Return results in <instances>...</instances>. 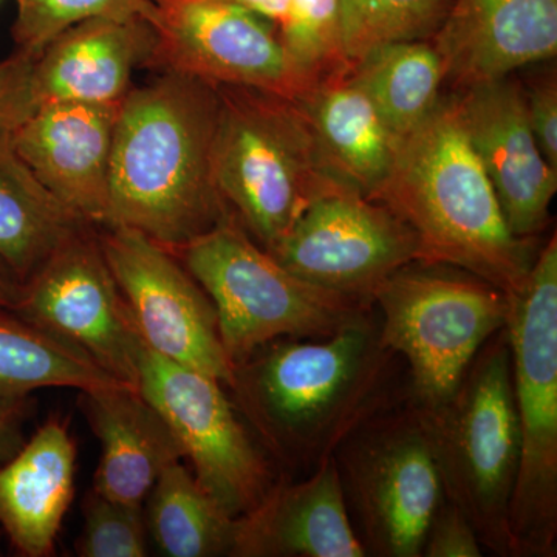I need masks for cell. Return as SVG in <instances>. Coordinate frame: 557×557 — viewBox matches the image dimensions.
Listing matches in <instances>:
<instances>
[{"instance_id": "d6986e66", "label": "cell", "mask_w": 557, "mask_h": 557, "mask_svg": "<svg viewBox=\"0 0 557 557\" xmlns=\"http://www.w3.org/2000/svg\"><path fill=\"white\" fill-rule=\"evenodd\" d=\"M153 49L156 32L143 10L78 22L36 58V104H116L134 87L135 70L149 67Z\"/></svg>"}, {"instance_id": "8fae6325", "label": "cell", "mask_w": 557, "mask_h": 557, "mask_svg": "<svg viewBox=\"0 0 557 557\" xmlns=\"http://www.w3.org/2000/svg\"><path fill=\"white\" fill-rule=\"evenodd\" d=\"M11 311L138 388L145 341L109 269L98 226H84L65 240L21 285Z\"/></svg>"}, {"instance_id": "e0dca14e", "label": "cell", "mask_w": 557, "mask_h": 557, "mask_svg": "<svg viewBox=\"0 0 557 557\" xmlns=\"http://www.w3.org/2000/svg\"><path fill=\"white\" fill-rule=\"evenodd\" d=\"M431 40L458 89L508 78L556 58L557 0H453Z\"/></svg>"}, {"instance_id": "277c9868", "label": "cell", "mask_w": 557, "mask_h": 557, "mask_svg": "<svg viewBox=\"0 0 557 557\" xmlns=\"http://www.w3.org/2000/svg\"><path fill=\"white\" fill-rule=\"evenodd\" d=\"M218 91L215 188L231 218L273 251L310 205L348 186L330 170L298 102L245 87Z\"/></svg>"}, {"instance_id": "cb8c5ba5", "label": "cell", "mask_w": 557, "mask_h": 557, "mask_svg": "<svg viewBox=\"0 0 557 557\" xmlns=\"http://www.w3.org/2000/svg\"><path fill=\"white\" fill-rule=\"evenodd\" d=\"M351 76L399 139L437 108L445 64L432 40H405L376 47L351 62Z\"/></svg>"}, {"instance_id": "5b68a950", "label": "cell", "mask_w": 557, "mask_h": 557, "mask_svg": "<svg viewBox=\"0 0 557 557\" xmlns=\"http://www.w3.org/2000/svg\"><path fill=\"white\" fill-rule=\"evenodd\" d=\"M409 405L423 429L445 497L471 522L483 548L512 557L509 507L520 431L507 327L480 348L448 398L434 406Z\"/></svg>"}, {"instance_id": "4316f807", "label": "cell", "mask_w": 557, "mask_h": 557, "mask_svg": "<svg viewBox=\"0 0 557 557\" xmlns=\"http://www.w3.org/2000/svg\"><path fill=\"white\" fill-rule=\"evenodd\" d=\"M453 0H339L344 47L355 62L392 42L431 40Z\"/></svg>"}, {"instance_id": "ffe728a7", "label": "cell", "mask_w": 557, "mask_h": 557, "mask_svg": "<svg viewBox=\"0 0 557 557\" xmlns=\"http://www.w3.org/2000/svg\"><path fill=\"white\" fill-rule=\"evenodd\" d=\"M78 401L101 445L91 490L145 505L164 469L185 458L170 424L139 388L126 384L79 392Z\"/></svg>"}, {"instance_id": "6da1fadb", "label": "cell", "mask_w": 557, "mask_h": 557, "mask_svg": "<svg viewBox=\"0 0 557 557\" xmlns=\"http://www.w3.org/2000/svg\"><path fill=\"white\" fill-rule=\"evenodd\" d=\"M375 307L325 338H281L234 368L237 412L281 478L310 474L370 418L408 398Z\"/></svg>"}, {"instance_id": "d6a6232c", "label": "cell", "mask_w": 557, "mask_h": 557, "mask_svg": "<svg viewBox=\"0 0 557 557\" xmlns=\"http://www.w3.org/2000/svg\"><path fill=\"white\" fill-rule=\"evenodd\" d=\"M525 104L528 121L539 149L557 170V78L556 70H547L528 86Z\"/></svg>"}, {"instance_id": "603a6c76", "label": "cell", "mask_w": 557, "mask_h": 557, "mask_svg": "<svg viewBox=\"0 0 557 557\" xmlns=\"http://www.w3.org/2000/svg\"><path fill=\"white\" fill-rule=\"evenodd\" d=\"M33 174L0 131V265L22 285L84 226ZM95 226V225H94Z\"/></svg>"}, {"instance_id": "4fadbf2b", "label": "cell", "mask_w": 557, "mask_h": 557, "mask_svg": "<svg viewBox=\"0 0 557 557\" xmlns=\"http://www.w3.org/2000/svg\"><path fill=\"white\" fill-rule=\"evenodd\" d=\"M98 236L146 346L228 387L234 368L214 304L177 256L135 230L101 226Z\"/></svg>"}, {"instance_id": "52a82bcc", "label": "cell", "mask_w": 557, "mask_h": 557, "mask_svg": "<svg viewBox=\"0 0 557 557\" xmlns=\"http://www.w3.org/2000/svg\"><path fill=\"white\" fill-rule=\"evenodd\" d=\"M507 322L520 460L509 507L512 557L557 552V239L553 234Z\"/></svg>"}, {"instance_id": "8d00e7d4", "label": "cell", "mask_w": 557, "mask_h": 557, "mask_svg": "<svg viewBox=\"0 0 557 557\" xmlns=\"http://www.w3.org/2000/svg\"><path fill=\"white\" fill-rule=\"evenodd\" d=\"M0 2H2V0H0Z\"/></svg>"}, {"instance_id": "83f0119b", "label": "cell", "mask_w": 557, "mask_h": 557, "mask_svg": "<svg viewBox=\"0 0 557 557\" xmlns=\"http://www.w3.org/2000/svg\"><path fill=\"white\" fill-rule=\"evenodd\" d=\"M276 27L289 61L309 83L350 67L339 0H289Z\"/></svg>"}, {"instance_id": "d590c367", "label": "cell", "mask_w": 557, "mask_h": 557, "mask_svg": "<svg viewBox=\"0 0 557 557\" xmlns=\"http://www.w3.org/2000/svg\"><path fill=\"white\" fill-rule=\"evenodd\" d=\"M21 285L0 265V311H11L20 298Z\"/></svg>"}, {"instance_id": "7a4b0ae2", "label": "cell", "mask_w": 557, "mask_h": 557, "mask_svg": "<svg viewBox=\"0 0 557 557\" xmlns=\"http://www.w3.org/2000/svg\"><path fill=\"white\" fill-rule=\"evenodd\" d=\"M219 91L163 72L121 101L108 222L178 249L231 219L212 174ZM101 228V226H100Z\"/></svg>"}, {"instance_id": "2e32d148", "label": "cell", "mask_w": 557, "mask_h": 557, "mask_svg": "<svg viewBox=\"0 0 557 557\" xmlns=\"http://www.w3.org/2000/svg\"><path fill=\"white\" fill-rule=\"evenodd\" d=\"M121 102H46L33 110L11 143L39 182L91 225L108 222L110 160Z\"/></svg>"}, {"instance_id": "d4e9b609", "label": "cell", "mask_w": 557, "mask_h": 557, "mask_svg": "<svg viewBox=\"0 0 557 557\" xmlns=\"http://www.w3.org/2000/svg\"><path fill=\"white\" fill-rule=\"evenodd\" d=\"M146 502L148 533L164 556H231L236 519L209 497L182 461L164 469Z\"/></svg>"}, {"instance_id": "f1b7e54d", "label": "cell", "mask_w": 557, "mask_h": 557, "mask_svg": "<svg viewBox=\"0 0 557 557\" xmlns=\"http://www.w3.org/2000/svg\"><path fill=\"white\" fill-rule=\"evenodd\" d=\"M84 525L75 542L81 557H145L148 527L145 505L123 504L87 491L83 500Z\"/></svg>"}, {"instance_id": "ac0fdd59", "label": "cell", "mask_w": 557, "mask_h": 557, "mask_svg": "<svg viewBox=\"0 0 557 557\" xmlns=\"http://www.w3.org/2000/svg\"><path fill=\"white\" fill-rule=\"evenodd\" d=\"M335 457L304 479L278 478L267 496L236 519L231 557H364Z\"/></svg>"}, {"instance_id": "484cf974", "label": "cell", "mask_w": 557, "mask_h": 557, "mask_svg": "<svg viewBox=\"0 0 557 557\" xmlns=\"http://www.w3.org/2000/svg\"><path fill=\"white\" fill-rule=\"evenodd\" d=\"M120 381L98 368L78 348L30 322L0 311V403L22 401L40 388L116 386Z\"/></svg>"}, {"instance_id": "836d02e7", "label": "cell", "mask_w": 557, "mask_h": 557, "mask_svg": "<svg viewBox=\"0 0 557 557\" xmlns=\"http://www.w3.org/2000/svg\"><path fill=\"white\" fill-rule=\"evenodd\" d=\"M28 399L13 403H0V450L16 437L17 432L27 416Z\"/></svg>"}, {"instance_id": "9a60e30c", "label": "cell", "mask_w": 557, "mask_h": 557, "mask_svg": "<svg viewBox=\"0 0 557 557\" xmlns=\"http://www.w3.org/2000/svg\"><path fill=\"white\" fill-rule=\"evenodd\" d=\"M469 143L478 153L509 230L536 239L547 228L557 170L539 149L518 81L475 84L457 95Z\"/></svg>"}, {"instance_id": "4dcf8cb0", "label": "cell", "mask_w": 557, "mask_h": 557, "mask_svg": "<svg viewBox=\"0 0 557 557\" xmlns=\"http://www.w3.org/2000/svg\"><path fill=\"white\" fill-rule=\"evenodd\" d=\"M36 54L14 50L0 60V131L11 132L36 109L33 69Z\"/></svg>"}, {"instance_id": "9c48e42d", "label": "cell", "mask_w": 557, "mask_h": 557, "mask_svg": "<svg viewBox=\"0 0 557 557\" xmlns=\"http://www.w3.org/2000/svg\"><path fill=\"white\" fill-rule=\"evenodd\" d=\"M333 457L366 556L420 557L445 493L408 398L351 432Z\"/></svg>"}, {"instance_id": "8992f818", "label": "cell", "mask_w": 557, "mask_h": 557, "mask_svg": "<svg viewBox=\"0 0 557 557\" xmlns=\"http://www.w3.org/2000/svg\"><path fill=\"white\" fill-rule=\"evenodd\" d=\"M172 252L214 304L233 368L271 341L325 338L373 309L296 276L233 218Z\"/></svg>"}, {"instance_id": "7c38bea8", "label": "cell", "mask_w": 557, "mask_h": 557, "mask_svg": "<svg viewBox=\"0 0 557 557\" xmlns=\"http://www.w3.org/2000/svg\"><path fill=\"white\" fill-rule=\"evenodd\" d=\"M156 32L149 67L214 86L298 100L313 84L289 61L274 22L222 0H148Z\"/></svg>"}, {"instance_id": "f546056e", "label": "cell", "mask_w": 557, "mask_h": 557, "mask_svg": "<svg viewBox=\"0 0 557 557\" xmlns=\"http://www.w3.org/2000/svg\"><path fill=\"white\" fill-rule=\"evenodd\" d=\"M148 0H16L14 50L38 54L72 25L90 17L141 11Z\"/></svg>"}, {"instance_id": "ba28073f", "label": "cell", "mask_w": 557, "mask_h": 557, "mask_svg": "<svg viewBox=\"0 0 557 557\" xmlns=\"http://www.w3.org/2000/svg\"><path fill=\"white\" fill-rule=\"evenodd\" d=\"M381 343L405 359L408 399L434 406L453 394L472 359L507 327L511 300L456 267L413 262L375 289Z\"/></svg>"}, {"instance_id": "44dd1931", "label": "cell", "mask_w": 557, "mask_h": 557, "mask_svg": "<svg viewBox=\"0 0 557 557\" xmlns=\"http://www.w3.org/2000/svg\"><path fill=\"white\" fill-rule=\"evenodd\" d=\"M76 454L64 418L51 416L0 467V527L21 556L54 555L75 493Z\"/></svg>"}, {"instance_id": "e575fe53", "label": "cell", "mask_w": 557, "mask_h": 557, "mask_svg": "<svg viewBox=\"0 0 557 557\" xmlns=\"http://www.w3.org/2000/svg\"><path fill=\"white\" fill-rule=\"evenodd\" d=\"M222 2L234 3V5L244 7L259 16L265 17L274 24L284 16L289 0H222Z\"/></svg>"}, {"instance_id": "1f68e13d", "label": "cell", "mask_w": 557, "mask_h": 557, "mask_svg": "<svg viewBox=\"0 0 557 557\" xmlns=\"http://www.w3.org/2000/svg\"><path fill=\"white\" fill-rule=\"evenodd\" d=\"M482 548L471 522L445 497L429 523L421 556L480 557Z\"/></svg>"}, {"instance_id": "3957f363", "label": "cell", "mask_w": 557, "mask_h": 557, "mask_svg": "<svg viewBox=\"0 0 557 557\" xmlns=\"http://www.w3.org/2000/svg\"><path fill=\"white\" fill-rule=\"evenodd\" d=\"M416 233L420 262L474 274L515 295L537 258L533 239L509 230L469 143L456 97L442 98L412 134L375 199Z\"/></svg>"}, {"instance_id": "5bb4252c", "label": "cell", "mask_w": 557, "mask_h": 557, "mask_svg": "<svg viewBox=\"0 0 557 557\" xmlns=\"http://www.w3.org/2000/svg\"><path fill=\"white\" fill-rule=\"evenodd\" d=\"M270 255L317 287L368 302L391 274L421 259L416 233L386 205L350 188L310 205Z\"/></svg>"}, {"instance_id": "7402d4cb", "label": "cell", "mask_w": 557, "mask_h": 557, "mask_svg": "<svg viewBox=\"0 0 557 557\" xmlns=\"http://www.w3.org/2000/svg\"><path fill=\"white\" fill-rule=\"evenodd\" d=\"M350 67L319 79L295 101L330 170L348 188L375 199L391 175L401 139L354 79Z\"/></svg>"}, {"instance_id": "30bf717a", "label": "cell", "mask_w": 557, "mask_h": 557, "mask_svg": "<svg viewBox=\"0 0 557 557\" xmlns=\"http://www.w3.org/2000/svg\"><path fill=\"white\" fill-rule=\"evenodd\" d=\"M138 388L170 424L194 478L226 515H247L278 472L219 380L160 357L148 346Z\"/></svg>"}]
</instances>
